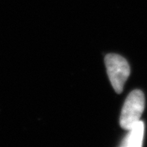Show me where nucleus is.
<instances>
[{
	"label": "nucleus",
	"mask_w": 147,
	"mask_h": 147,
	"mask_svg": "<svg viewBox=\"0 0 147 147\" xmlns=\"http://www.w3.org/2000/svg\"><path fill=\"white\" fill-rule=\"evenodd\" d=\"M145 107V96L140 90H133L125 99L121 115L119 125L122 129L129 130L138 121H140Z\"/></svg>",
	"instance_id": "nucleus-1"
},
{
	"label": "nucleus",
	"mask_w": 147,
	"mask_h": 147,
	"mask_svg": "<svg viewBox=\"0 0 147 147\" xmlns=\"http://www.w3.org/2000/svg\"><path fill=\"white\" fill-rule=\"evenodd\" d=\"M107 73L112 86L117 93L120 94L130 75V66L125 58L115 53H109L105 57Z\"/></svg>",
	"instance_id": "nucleus-2"
},
{
	"label": "nucleus",
	"mask_w": 147,
	"mask_h": 147,
	"mask_svg": "<svg viewBox=\"0 0 147 147\" xmlns=\"http://www.w3.org/2000/svg\"><path fill=\"white\" fill-rule=\"evenodd\" d=\"M129 133L123 140L122 146L127 147H140L143 145L144 134V123L138 121L131 129Z\"/></svg>",
	"instance_id": "nucleus-3"
}]
</instances>
